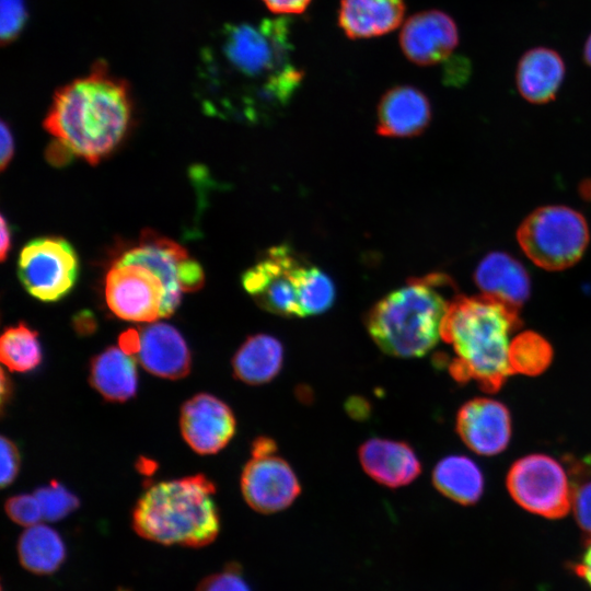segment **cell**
<instances>
[{
    "instance_id": "1",
    "label": "cell",
    "mask_w": 591,
    "mask_h": 591,
    "mask_svg": "<svg viewBox=\"0 0 591 591\" xmlns=\"http://www.w3.org/2000/svg\"><path fill=\"white\" fill-rule=\"evenodd\" d=\"M302 78L286 19L227 24L201 49L202 103L224 118L270 121L288 106Z\"/></svg>"
},
{
    "instance_id": "2",
    "label": "cell",
    "mask_w": 591,
    "mask_h": 591,
    "mask_svg": "<svg viewBox=\"0 0 591 591\" xmlns=\"http://www.w3.org/2000/svg\"><path fill=\"white\" fill-rule=\"evenodd\" d=\"M131 116L128 84L96 62L86 76L56 91L44 127L74 155L97 164L125 138Z\"/></svg>"
},
{
    "instance_id": "3",
    "label": "cell",
    "mask_w": 591,
    "mask_h": 591,
    "mask_svg": "<svg viewBox=\"0 0 591 591\" xmlns=\"http://www.w3.org/2000/svg\"><path fill=\"white\" fill-rule=\"evenodd\" d=\"M521 326L518 309L486 294L455 296L441 325V338L454 352L449 371L460 383L474 381L497 392L512 374L510 336Z\"/></svg>"
},
{
    "instance_id": "4",
    "label": "cell",
    "mask_w": 591,
    "mask_h": 591,
    "mask_svg": "<svg viewBox=\"0 0 591 591\" xmlns=\"http://www.w3.org/2000/svg\"><path fill=\"white\" fill-rule=\"evenodd\" d=\"M454 287L442 273L414 278L379 300L368 312L366 325L376 346L398 358L421 357L441 337L449 302L441 289Z\"/></svg>"
},
{
    "instance_id": "5",
    "label": "cell",
    "mask_w": 591,
    "mask_h": 591,
    "mask_svg": "<svg viewBox=\"0 0 591 591\" xmlns=\"http://www.w3.org/2000/svg\"><path fill=\"white\" fill-rule=\"evenodd\" d=\"M215 490L212 482L200 474L153 484L135 506L134 530L164 545L205 546L220 530Z\"/></svg>"
},
{
    "instance_id": "6",
    "label": "cell",
    "mask_w": 591,
    "mask_h": 591,
    "mask_svg": "<svg viewBox=\"0 0 591 591\" xmlns=\"http://www.w3.org/2000/svg\"><path fill=\"white\" fill-rule=\"evenodd\" d=\"M517 240L536 266L556 271L581 259L590 231L579 211L563 205H548L528 215L517 230Z\"/></svg>"
},
{
    "instance_id": "7",
    "label": "cell",
    "mask_w": 591,
    "mask_h": 591,
    "mask_svg": "<svg viewBox=\"0 0 591 591\" xmlns=\"http://www.w3.org/2000/svg\"><path fill=\"white\" fill-rule=\"evenodd\" d=\"M116 262L141 265L160 278L164 287L161 317L176 311L183 292L197 291L205 282L201 265L182 245L152 230L142 231L138 245L124 252Z\"/></svg>"
},
{
    "instance_id": "8",
    "label": "cell",
    "mask_w": 591,
    "mask_h": 591,
    "mask_svg": "<svg viewBox=\"0 0 591 591\" xmlns=\"http://www.w3.org/2000/svg\"><path fill=\"white\" fill-rule=\"evenodd\" d=\"M78 276V254L63 237L33 239L20 253L19 280L33 298L43 302H56L68 296Z\"/></svg>"
},
{
    "instance_id": "9",
    "label": "cell",
    "mask_w": 591,
    "mask_h": 591,
    "mask_svg": "<svg viewBox=\"0 0 591 591\" xmlns=\"http://www.w3.org/2000/svg\"><path fill=\"white\" fill-rule=\"evenodd\" d=\"M507 488L523 509L549 519L565 517L571 508L572 489L564 467L545 454L519 459L507 475Z\"/></svg>"
},
{
    "instance_id": "10",
    "label": "cell",
    "mask_w": 591,
    "mask_h": 591,
    "mask_svg": "<svg viewBox=\"0 0 591 591\" xmlns=\"http://www.w3.org/2000/svg\"><path fill=\"white\" fill-rule=\"evenodd\" d=\"M305 262L289 245L271 246L242 275L243 288L262 309L280 316L301 317L298 279Z\"/></svg>"
},
{
    "instance_id": "11",
    "label": "cell",
    "mask_w": 591,
    "mask_h": 591,
    "mask_svg": "<svg viewBox=\"0 0 591 591\" xmlns=\"http://www.w3.org/2000/svg\"><path fill=\"white\" fill-rule=\"evenodd\" d=\"M164 287L150 269L115 262L106 274L105 300L119 318L138 323L154 322L161 314Z\"/></svg>"
},
{
    "instance_id": "12",
    "label": "cell",
    "mask_w": 591,
    "mask_h": 591,
    "mask_svg": "<svg viewBox=\"0 0 591 591\" xmlns=\"http://www.w3.org/2000/svg\"><path fill=\"white\" fill-rule=\"evenodd\" d=\"M241 490L252 509L274 513L289 507L301 486L289 463L273 453L252 455L241 475Z\"/></svg>"
},
{
    "instance_id": "13",
    "label": "cell",
    "mask_w": 591,
    "mask_h": 591,
    "mask_svg": "<svg viewBox=\"0 0 591 591\" xmlns=\"http://www.w3.org/2000/svg\"><path fill=\"white\" fill-rule=\"evenodd\" d=\"M235 427L232 409L211 394L194 395L182 406V436L198 454H215L222 450L234 436Z\"/></svg>"
},
{
    "instance_id": "14",
    "label": "cell",
    "mask_w": 591,
    "mask_h": 591,
    "mask_svg": "<svg viewBox=\"0 0 591 591\" xmlns=\"http://www.w3.org/2000/svg\"><path fill=\"white\" fill-rule=\"evenodd\" d=\"M455 427L468 449L480 455H496L510 441L511 416L502 403L477 397L459 409Z\"/></svg>"
},
{
    "instance_id": "15",
    "label": "cell",
    "mask_w": 591,
    "mask_h": 591,
    "mask_svg": "<svg viewBox=\"0 0 591 591\" xmlns=\"http://www.w3.org/2000/svg\"><path fill=\"white\" fill-rule=\"evenodd\" d=\"M399 44L410 61L431 66L451 56L459 44L457 26L443 11L418 12L403 25Z\"/></svg>"
},
{
    "instance_id": "16",
    "label": "cell",
    "mask_w": 591,
    "mask_h": 591,
    "mask_svg": "<svg viewBox=\"0 0 591 591\" xmlns=\"http://www.w3.org/2000/svg\"><path fill=\"white\" fill-rule=\"evenodd\" d=\"M138 358L151 374L177 380L190 371L189 348L181 333L172 325L151 322L139 331Z\"/></svg>"
},
{
    "instance_id": "17",
    "label": "cell",
    "mask_w": 591,
    "mask_h": 591,
    "mask_svg": "<svg viewBox=\"0 0 591 591\" xmlns=\"http://www.w3.org/2000/svg\"><path fill=\"white\" fill-rule=\"evenodd\" d=\"M430 119L431 106L420 90L395 86L379 103L376 131L387 138H410L425 131Z\"/></svg>"
},
{
    "instance_id": "18",
    "label": "cell",
    "mask_w": 591,
    "mask_h": 591,
    "mask_svg": "<svg viewBox=\"0 0 591 591\" xmlns=\"http://www.w3.org/2000/svg\"><path fill=\"white\" fill-rule=\"evenodd\" d=\"M358 454L364 472L391 488L412 483L421 472L416 453L402 441L372 438L360 445Z\"/></svg>"
},
{
    "instance_id": "19",
    "label": "cell",
    "mask_w": 591,
    "mask_h": 591,
    "mask_svg": "<svg viewBox=\"0 0 591 591\" xmlns=\"http://www.w3.org/2000/svg\"><path fill=\"white\" fill-rule=\"evenodd\" d=\"M474 280L483 294L517 309L530 297L531 279L525 267L503 252L485 255L475 269Z\"/></svg>"
},
{
    "instance_id": "20",
    "label": "cell",
    "mask_w": 591,
    "mask_h": 591,
    "mask_svg": "<svg viewBox=\"0 0 591 591\" xmlns=\"http://www.w3.org/2000/svg\"><path fill=\"white\" fill-rule=\"evenodd\" d=\"M560 55L547 47H535L520 58L515 83L520 95L530 103L545 104L555 99L565 78Z\"/></svg>"
},
{
    "instance_id": "21",
    "label": "cell",
    "mask_w": 591,
    "mask_h": 591,
    "mask_svg": "<svg viewBox=\"0 0 591 591\" xmlns=\"http://www.w3.org/2000/svg\"><path fill=\"white\" fill-rule=\"evenodd\" d=\"M404 13V0H341L338 23L349 38H370L395 30Z\"/></svg>"
},
{
    "instance_id": "22",
    "label": "cell",
    "mask_w": 591,
    "mask_h": 591,
    "mask_svg": "<svg viewBox=\"0 0 591 591\" xmlns=\"http://www.w3.org/2000/svg\"><path fill=\"white\" fill-rule=\"evenodd\" d=\"M89 382L106 401L126 402L137 392L136 361L120 347H108L91 360Z\"/></svg>"
},
{
    "instance_id": "23",
    "label": "cell",
    "mask_w": 591,
    "mask_h": 591,
    "mask_svg": "<svg viewBox=\"0 0 591 591\" xmlns=\"http://www.w3.org/2000/svg\"><path fill=\"white\" fill-rule=\"evenodd\" d=\"M282 361V344L274 336L256 334L239 347L232 358V369L235 378L242 382L262 385L279 373Z\"/></svg>"
},
{
    "instance_id": "24",
    "label": "cell",
    "mask_w": 591,
    "mask_h": 591,
    "mask_svg": "<svg viewBox=\"0 0 591 591\" xmlns=\"http://www.w3.org/2000/svg\"><path fill=\"white\" fill-rule=\"evenodd\" d=\"M432 483L442 495L461 505L475 503L484 490L482 471L464 455H450L438 462Z\"/></svg>"
},
{
    "instance_id": "25",
    "label": "cell",
    "mask_w": 591,
    "mask_h": 591,
    "mask_svg": "<svg viewBox=\"0 0 591 591\" xmlns=\"http://www.w3.org/2000/svg\"><path fill=\"white\" fill-rule=\"evenodd\" d=\"M18 555L25 569L37 575H48L63 563L66 546L57 531L38 523L28 526L20 536Z\"/></svg>"
},
{
    "instance_id": "26",
    "label": "cell",
    "mask_w": 591,
    "mask_h": 591,
    "mask_svg": "<svg viewBox=\"0 0 591 591\" xmlns=\"http://www.w3.org/2000/svg\"><path fill=\"white\" fill-rule=\"evenodd\" d=\"M0 358L10 371L37 368L43 359L37 333L24 323L7 327L0 338Z\"/></svg>"
},
{
    "instance_id": "27",
    "label": "cell",
    "mask_w": 591,
    "mask_h": 591,
    "mask_svg": "<svg viewBox=\"0 0 591 591\" xmlns=\"http://www.w3.org/2000/svg\"><path fill=\"white\" fill-rule=\"evenodd\" d=\"M551 344L538 333L523 332L511 339L509 363L513 373L537 375L552 362Z\"/></svg>"
},
{
    "instance_id": "28",
    "label": "cell",
    "mask_w": 591,
    "mask_h": 591,
    "mask_svg": "<svg viewBox=\"0 0 591 591\" xmlns=\"http://www.w3.org/2000/svg\"><path fill=\"white\" fill-rule=\"evenodd\" d=\"M298 297L302 316L322 314L334 303V282L318 267L305 262L299 274Z\"/></svg>"
},
{
    "instance_id": "29",
    "label": "cell",
    "mask_w": 591,
    "mask_h": 591,
    "mask_svg": "<svg viewBox=\"0 0 591 591\" xmlns=\"http://www.w3.org/2000/svg\"><path fill=\"white\" fill-rule=\"evenodd\" d=\"M34 495L39 502L43 519L48 521L61 520L79 507L78 497L55 480L37 488Z\"/></svg>"
},
{
    "instance_id": "30",
    "label": "cell",
    "mask_w": 591,
    "mask_h": 591,
    "mask_svg": "<svg viewBox=\"0 0 591 591\" xmlns=\"http://www.w3.org/2000/svg\"><path fill=\"white\" fill-rule=\"evenodd\" d=\"M4 510L13 522L26 528L38 524L43 519L35 495L20 494L10 497L5 501Z\"/></svg>"
},
{
    "instance_id": "31",
    "label": "cell",
    "mask_w": 591,
    "mask_h": 591,
    "mask_svg": "<svg viewBox=\"0 0 591 591\" xmlns=\"http://www.w3.org/2000/svg\"><path fill=\"white\" fill-rule=\"evenodd\" d=\"M27 19L24 0H1L0 35L2 44L15 39Z\"/></svg>"
},
{
    "instance_id": "32",
    "label": "cell",
    "mask_w": 591,
    "mask_h": 591,
    "mask_svg": "<svg viewBox=\"0 0 591 591\" xmlns=\"http://www.w3.org/2000/svg\"><path fill=\"white\" fill-rule=\"evenodd\" d=\"M196 591H251L235 564L228 565L223 570L206 577L200 581Z\"/></svg>"
},
{
    "instance_id": "33",
    "label": "cell",
    "mask_w": 591,
    "mask_h": 591,
    "mask_svg": "<svg viewBox=\"0 0 591 591\" xmlns=\"http://www.w3.org/2000/svg\"><path fill=\"white\" fill-rule=\"evenodd\" d=\"M1 487L11 485L20 471V453L16 444L9 438L1 437Z\"/></svg>"
},
{
    "instance_id": "34",
    "label": "cell",
    "mask_w": 591,
    "mask_h": 591,
    "mask_svg": "<svg viewBox=\"0 0 591 591\" xmlns=\"http://www.w3.org/2000/svg\"><path fill=\"white\" fill-rule=\"evenodd\" d=\"M571 507L579 526L591 535V480L572 490Z\"/></svg>"
},
{
    "instance_id": "35",
    "label": "cell",
    "mask_w": 591,
    "mask_h": 591,
    "mask_svg": "<svg viewBox=\"0 0 591 591\" xmlns=\"http://www.w3.org/2000/svg\"><path fill=\"white\" fill-rule=\"evenodd\" d=\"M14 154V138L9 125L2 120L0 128V169L4 171Z\"/></svg>"
},
{
    "instance_id": "36",
    "label": "cell",
    "mask_w": 591,
    "mask_h": 591,
    "mask_svg": "<svg viewBox=\"0 0 591 591\" xmlns=\"http://www.w3.org/2000/svg\"><path fill=\"white\" fill-rule=\"evenodd\" d=\"M263 2L276 14H298L308 8L311 0H263Z\"/></svg>"
},
{
    "instance_id": "37",
    "label": "cell",
    "mask_w": 591,
    "mask_h": 591,
    "mask_svg": "<svg viewBox=\"0 0 591 591\" xmlns=\"http://www.w3.org/2000/svg\"><path fill=\"white\" fill-rule=\"evenodd\" d=\"M47 159L54 165H63L69 162L73 153L60 141H54L47 149Z\"/></svg>"
},
{
    "instance_id": "38",
    "label": "cell",
    "mask_w": 591,
    "mask_h": 591,
    "mask_svg": "<svg viewBox=\"0 0 591 591\" xmlns=\"http://www.w3.org/2000/svg\"><path fill=\"white\" fill-rule=\"evenodd\" d=\"M573 570L591 588V538L587 542L581 558L573 567Z\"/></svg>"
},
{
    "instance_id": "39",
    "label": "cell",
    "mask_w": 591,
    "mask_h": 591,
    "mask_svg": "<svg viewBox=\"0 0 591 591\" xmlns=\"http://www.w3.org/2000/svg\"><path fill=\"white\" fill-rule=\"evenodd\" d=\"M139 344L140 335L135 329H128L120 335L119 347L130 355L138 352Z\"/></svg>"
},
{
    "instance_id": "40",
    "label": "cell",
    "mask_w": 591,
    "mask_h": 591,
    "mask_svg": "<svg viewBox=\"0 0 591 591\" xmlns=\"http://www.w3.org/2000/svg\"><path fill=\"white\" fill-rule=\"evenodd\" d=\"M1 229H0V258L2 262L5 260L9 251L11 248V228L5 219V217L1 216Z\"/></svg>"
},
{
    "instance_id": "41",
    "label": "cell",
    "mask_w": 591,
    "mask_h": 591,
    "mask_svg": "<svg viewBox=\"0 0 591 591\" xmlns=\"http://www.w3.org/2000/svg\"><path fill=\"white\" fill-rule=\"evenodd\" d=\"M277 445L271 438L258 437L253 441L252 455H266L276 453Z\"/></svg>"
},
{
    "instance_id": "42",
    "label": "cell",
    "mask_w": 591,
    "mask_h": 591,
    "mask_svg": "<svg viewBox=\"0 0 591 591\" xmlns=\"http://www.w3.org/2000/svg\"><path fill=\"white\" fill-rule=\"evenodd\" d=\"M74 326L80 334H88L95 329V321L88 313L80 314L74 321Z\"/></svg>"
},
{
    "instance_id": "43",
    "label": "cell",
    "mask_w": 591,
    "mask_h": 591,
    "mask_svg": "<svg viewBox=\"0 0 591 591\" xmlns=\"http://www.w3.org/2000/svg\"><path fill=\"white\" fill-rule=\"evenodd\" d=\"M10 390H11L10 381L7 378V375L4 374V371H2V376H1V402H2V405L5 404V396L11 394Z\"/></svg>"
},
{
    "instance_id": "44",
    "label": "cell",
    "mask_w": 591,
    "mask_h": 591,
    "mask_svg": "<svg viewBox=\"0 0 591 591\" xmlns=\"http://www.w3.org/2000/svg\"><path fill=\"white\" fill-rule=\"evenodd\" d=\"M583 59L591 67V34L588 37L583 48Z\"/></svg>"
}]
</instances>
